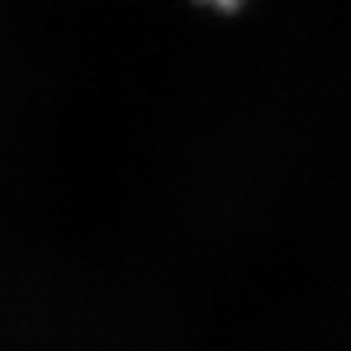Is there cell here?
Instances as JSON below:
<instances>
[{
    "label": "cell",
    "instance_id": "cell-1",
    "mask_svg": "<svg viewBox=\"0 0 351 351\" xmlns=\"http://www.w3.org/2000/svg\"><path fill=\"white\" fill-rule=\"evenodd\" d=\"M196 3L214 9V12H237L243 6V0H196Z\"/></svg>",
    "mask_w": 351,
    "mask_h": 351
}]
</instances>
